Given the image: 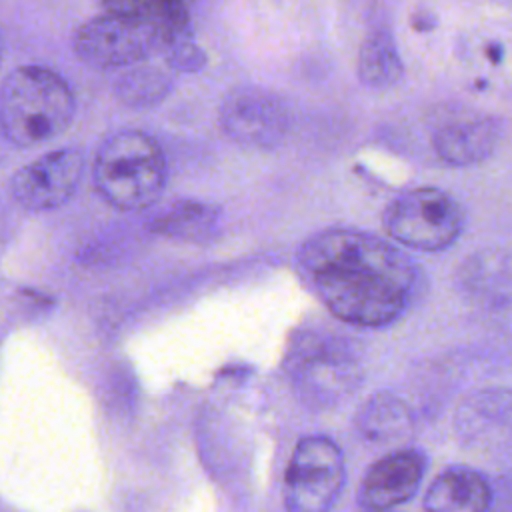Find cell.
Returning a JSON list of instances; mask_svg holds the SVG:
<instances>
[{
    "label": "cell",
    "mask_w": 512,
    "mask_h": 512,
    "mask_svg": "<svg viewBox=\"0 0 512 512\" xmlns=\"http://www.w3.org/2000/svg\"><path fill=\"white\" fill-rule=\"evenodd\" d=\"M316 294L328 310L356 326H386L408 304L414 268L386 240L348 228L308 238L298 254Z\"/></svg>",
    "instance_id": "cell-1"
},
{
    "label": "cell",
    "mask_w": 512,
    "mask_h": 512,
    "mask_svg": "<svg viewBox=\"0 0 512 512\" xmlns=\"http://www.w3.org/2000/svg\"><path fill=\"white\" fill-rule=\"evenodd\" d=\"M76 114L70 84L46 66H20L0 84V134L26 148L60 136Z\"/></svg>",
    "instance_id": "cell-2"
},
{
    "label": "cell",
    "mask_w": 512,
    "mask_h": 512,
    "mask_svg": "<svg viewBox=\"0 0 512 512\" xmlns=\"http://www.w3.org/2000/svg\"><path fill=\"white\" fill-rule=\"evenodd\" d=\"M166 158L150 134L122 128L108 134L94 156V184L114 208L138 212L152 206L166 184Z\"/></svg>",
    "instance_id": "cell-3"
},
{
    "label": "cell",
    "mask_w": 512,
    "mask_h": 512,
    "mask_svg": "<svg viewBox=\"0 0 512 512\" xmlns=\"http://www.w3.org/2000/svg\"><path fill=\"white\" fill-rule=\"evenodd\" d=\"M386 234L416 250H442L462 232L464 210L448 192L420 186L398 194L382 214Z\"/></svg>",
    "instance_id": "cell-4"
},
{
    "label": "cell",
    "mask_w": 512,
    "mask_h": 512,
    "mask_svg": "<svg viewBox=\"0 0 512 512\" xmlns=\"http://www.w3.org/2000/svg\"><path fill=\"white\" fill-rule=\"evenodd\" d=\"M162 34L134 18L102 12L82 22L74 36V54L94 68H130L162 56Z\"/></svg>",
    "instance_id": "cell-5"
},
{
    "label": "cell",
    "mask_w": 512,
    "mask_h": 512,
    "mask_svg": "<svg viewBox=\"0 0 512 512\" xmlns=\"http://www.w3.org/2000/svg\"><path fill=\"white\" fill-rule=\"evenodd\" d=\"M344 484V456L326 436L302 438L286 466L284 504L288 512H328Z\"/></svg>",
    "instance_id": "cell-6"
},
{
    "label": "cell",
    "mask_w": 512,
    "mask_h": 512,
    "mask_svg": "<svg viewBox=\"0 0 512 512\" xmlns=\"http://www.w3.org/2000/svg\"><path fill=\"white\" fill-rule=\"evenodd\" d=\"M218 124L236 144L272 148L288 134L292 116L282 94L258 84H242L222 98Z\"/></svg>",
    "instance_id": "cell-7"
},
{
    "label": "cell",
    "mask_w": 512,
    "mask_h": 512,
    "mask_svg": "<svg viewBox=\"0 0 512 512\" xmlns=\"http://www.w3.org/2000/svg\"><path fill=\"white\" fill-rule=\"evenodd\" d=\"M82 172L84 152L80 148H56L22 166L10 180V192L28 210H52L74 196Z\"/></svg>",
    "instance_id": "cell-8"
},
{
    "label": "cell",
    "mask_w": 512,
    "mask_h": 512,
    "mask_svg": "<svg viewBox=\"0 0 512 512\" xmlns=\"http://www.w3.org/2000/svg\"><path fill=\"white\" fill-rule=\"evenodd\" d=\"M426 460L418 450H396L374 462L360 486L358 498L366 510H390L412 498L422 482Z\"/></svg>",
    "instance_id": "cell-9"
},
{
    "label": "cell",
    "mask_w": 512,
    "mask_h": 512,
    "mask_svg": "<svg viewBox=\"0 0 512 512\" xmlns=\"http://www.w3.org/2000/svg\"><path fill=\"white\" fill-rule=\"evenodd\" d=\"M500 136L502 122L498 118L466 116L442 124L432 134V148L450 166H472L494 152Z\"/></svg>",
    "instance_id": "cell-10"
},
{
    "label": "cell",
    "mask_w": 512,
    "mask_h": 512,
    "mask_svg": "<svg viewBox=\"0 0 512 512\" xmlns=\"http://www.w3.org/2000/svg\"><path fill=\"white\" fill-rule=\"evenodd\" d=\"M488 504V482L470 466H448L424 496L426 512H486Z\"/></svg>",
    "instance_id": "cell-11"
},
{
    "label": "cell",
    "mask_w": 512,
    "mask_h": 512,
    "mask_svg": "<svg viewBox=\"0 0 512 512\" xmlns=\"http://www.w3.org/2000/svg\"><path fill=\"white\" fill-rule=\"evenodd\" d=\"M356 72L358 80L370 90H388L402 80V56L388 26L376 24L366 32L358 50Z\"/></svg>",
    "instance_id": "cell-12"
},
{
    "label": "cell",
    "mask_w": 512,
    "mask_h": 512,
    "mask_svg": "<svg viewBox=\"0 0 512 512\" xmlns=\"http://www.w3.org/2000/svg\"><path fill=\"white\" fill-rule=\"evenodd\" d=\"M102 8L156 28L166 40V46L194 36L188 0H102Z\"/></svg>",
    "instance_id": "cell-13"
},
{
    "label": "cell",
    "mask_w": 512,
    "mask_h": 512,
    "mask_svg": "<svg viewBox=\"0 0 512 512\" xmlns=\"http://www.w3.org/2000/svg\"><path fill=\"white\" fill-rule=\"evenodd\" d=\"M218 224V210L212 204L198 200H176L162 210H158L148 228L156 234L184 238V240H200L208 236Z\"/></svg>",
    "instance_id": "cell-14"
},
{
    "label": "cell",
    "mask_w": 512,
    "mask_h": 512,
    "mask_svg": "<svg viewBox=\"0 0 512 512\" xmlns=\"http://www.w3.org/2000/svg\"><path fill=\"white\" fill-rule=\"evenodd\" d=\"M412 426L408 408L390 394H378L370 398L358 416V428L366 438L392 440L406 436Z\"/></svg>",
    "instance_id": "cell-15"
},
{
    "label": "cell",
    "mask_w": 512,
    "mask_h": 512,
    "mask_svg": "<svg viewBox=\"0 0 512 512\" xmlns=\"http://www.w3.org/2000/svg\"><path fill=\"white\" fill-rule=\"evenodd\" d=\"M170 92V76L158 68L130 66L116 84L118 98L128 106H152Z\"/></svg>",
    "instance_id": "cell-16"
},
{
    "label": "cell",
    "mask_w": 512,
    "mask_h": 512,
    "mask_svg": "<svg viewBox=\"0 0 512 512\" xmlns=\"http://www.w3.org/2000/svg\"><path fill=\"white\" fill-rule=\"evenodd\" d=\"M162 60L170 70L176 72H196L206 64V54L194 36L180 38L164 48Z\"/></svg>",
    "instance_id": "cell-17"
},
{
    "label": "cell",
    "mask_w": 512,
    "mask_h": 512,
    "mask_svg": "<svg viewBox=\"0 0 512 512\" xmlns=\"http://www.w3.org/2000/svg\"><path fill=\"white\" fill-rule=\"evenodd\" d=\"M366 512H392V508L390 510H366Z\"/></svg>",
    "instance_id": "cell-18"
}]
</instances>
